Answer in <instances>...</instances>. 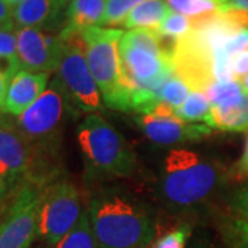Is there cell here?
Listing matches in <instances>:
<instances>
[{
  "mask_svg": "<svg viewBox=\"0 0 248 248\" xmlns=\"http://www.w3.org/2000/svg\"><path fill=\"white\" fill-rule=\"evenodd\" d=\"M63 53L55 79L68 99L71 112L75 116L104 112L105 104L90 72L81 36H72L63 40Z\"/></svg>",
  "mask_w": 248,
  "mask_h": 248,
  "instance_id": "cell-6",
  "label": "cell"
},
{
  "mask_svg": "<svg viewBox=\"0 0 248 248\" xmlns=\"http://www.w3.org/2000/svg\"><path fill=\"white\" fill-rule=\"evenodd\" d=\"M243 93H244V87L237 79L215 81L205 91L207 97L211 102V107L229 104L232 101L237 99Z\"/></svg>",
  "mask_w": 248,
  "mask_h": 248,
  "instance_id": "cell-24",
  "label": "cell"
},
{
  "mask_svg": "<svg viewBox=\"0 0 248 248\" xmlns=\"http://www.w3.org/2000/svg\"><path fill=\"white\" fill-rule=\"evenodd\" d=\"M171 9L166 0H145L140 3L124 21L125 29H159L163 19L167 17Z\"/></svg>",
  "mask_w": 248,
  "mask_h": 248,
  "instance_id": "cell-17",
  "label": "cell"
},
{
  "mask_svg": "<svg viewBox=\"0 0 248 248\" xmlns=\"http://www.w3.org/2000/svg\"><path fill=\"white\" fill-rule=\"evenodd\" d=\"M21 69V62L18 58L17 27L13 22L0 28V71L11 80Z\"/></svg>",
  "mask_w": 248,
  "mask_h": 248,
  "instance_id": "cell-18",
  "label": "cell"
},
{
  "mask_svg": "<svg viewBox=\"0 0 248 248\" xmlns=\"http://www.w3.org/2000/svg\"><path fill=\"white\" fill-rule=\"evenodd\" d=\"M54 248H99L90 225L87 210L83 211L76 226Z\"/></svg>",
  "mask_w": 248,
  "mask_h": 248,
  "instance_id": "cell-20",
  "label": "cell"
},
{
  "mask_svg": "<svg viewBox=\"0 0 248 248\" xmlns=\"http://www.w3.org/2000/svg\"><path fill=\"white\" fill-rule=\"evenodd\" d=\"M9 83H10V80L3 75V72L0 71V110H3L4 99H6L7 89H9Z\"/></svg>",
  "mask_w": 248,
  "mask_h": 248,
  "instance_id": "cell-33",
  "label": "cell"
},
{
  "mask_svg": "<svg viewBox=\"0 0 248 248\" xmlns=\"http://www.w3.org/2000/svg\"><path fill=\"white\" fill-rule=\"evenodd\" d=\"M244 50H248V27L239 28L237 31H234V33L226 40V43L221 48L222 53L229 58Z\"/></svg>",
  "mask_w": 248,
  "mask_h": 248,
  "instance_id": "cell-28",
  "label": "cell"
},
{
  "mask_svg": "<svg viewBox=\"0 0 248 248\" xmlns=\"http://www.w3.org/2000/svg\"><path fill=\"white\" fill-rule=\"evenodd\" d=\"M189 248H217L215 246H213L211 243H208V241H204V240H197L195 241L192 246Z\"/></svg>",
  "mask_w": 248,
  "mask_h": 248,
  "instance_id": "cell-36",
  "label": "cell"
},
{
  "mask_svg": "<svg viewBox=\"0 0 248 248\" xmlns=\"http://www.w3.org/2000/svg\"><path fill=\"white\" fill-rule=\"evenodd\" d=\"M233 177L240 178V179H246L248 178V134L246 137V142H244V149L240 156V159L236 161L234 167L232 170Z\"/></svg>",
  "mask_w": 248,
  "mask_h": 248,
  "instance_id": "cell-31",
  "label": "cell"
},
{
  "mask_svg": "<svg viewBox=\"0 0 248 248\" xmlns=\"http://www.w3.org/2000/svg\"><path fill=\"white\" fill-rule=\"evenodd\" d=\"M60 9L55 0H22L13 7V19L17 28H43Z\"/></svg>",
  "mask_w": 248,
  "mask_h": 248,
  "instance_id": "cell-16",
  "label": "cell"
},
{
  "mask_svg": "<svg viewBox=\"0 0 248 248\" xmlns=\"http://www.w3.org/2000/svg\"><path fill=\"white\" fill-rule=\"evenodd\" d=\"M90 225L99 248H146L156 234L151 208L119 186H102L90 196Z\"/></svg>",
  "mask_w": 248,
  "mask_h": 248,
  "instance_id": "cell-3",
  "label": "cell"
},
{
  "mask_svg": "<svg viewBox=\"0 0 248 248\" xmlns=\"http://www.w3.org/2000/svg\"><path fill=\"white\" fill-rule=\"evenodd\" d=\"M192 93V89L175 73L166 80L159 90V102H164L174 110L181 107Z\"/></svg>",
  "mask_w": 248,
  "mask_h": 248,
  "instance_id": "cell-22",
  "label": "cell"
},
{
  "mask_svg": "<svg viewBox=\"0 0 248 248\" xmlns=\"http://www.w3.org/2000/svg\"><path fill=\"white\" fill-rule=\"evenodd\" d=\"M204 124L226 133H248V91L225 105L211 107Z\"/></svg>",
  "mask_w": 248,
  "mask_h": 248,
  "instance_id": "cell-14",
  "label": "cell"
},
{
  "mask_svg": "<svg viewBox=\"0 0 248 248\" xmlns=\"http://www.w3.org/2000/svg\"><path fill=\"white\" fill-rule=\"evenodd\" d=\"M170 9L193 21V24L205 21L221 13L222 4L214 0H166Z\"/></svg>",
  "mask_w": 248,
  "mask_h": 248,
  "instance_id": "cell-19",
  "label": "cell"
},
{
  "mask_svg": "<svg viewBox=\"0 0 248 248\" xmlns=\"http://www.w3.org/2000/svg\"><path fill=\"white\" fill-rule=\"evenodd\" d=\"M76 135L87 178L105 182L134 172L137 159L130 143L101 113L84 116Z\"/></svg>",
  "mask_w": 248,
  "mask_h": 248,
  "instance_id": "cell-4",
  "label": "cell"
},
{
  "mask_svg": "<svg viewBox=\"0 0 248 248\" xmlns=\"http://www.w3.org/2000/svg\"><path fill=\"white\" fill-rule=\"evenodd\" d=\"M18 58L21 68L31 72L58 71L63 53V40L43 28H17Z\"/></svg>",
  "mask_w": 248,
  "mask_h": 248,
  "instance_id": "cell-12",
  "label": "cell"
},
{
  "mask_svg": "<svg viewBox=\"0 0 248 248\" xmlns=\"http://www.w3.org/2000/svg\"><path fill=\"white\" fill-rule=\"evenodd\" d=\"M192 31H193V21L172 10L167 14V17L163 19V22L160 24L157 29V32L164 39L172 40L174 43L189 35Z\"/></svg>",
  "mask_w": 248,
  "mask_h": 248,
  "instance_id": "cell-23",
  "label": "cell"
},
{
  "mask_svg": "<svg viewBox=\"0 0 248 248\" xmlns=\"http://www.w3.org/2000/svg\"><path fill=\"white\" fill-rule=\"evenodd\" d=\"M45 184L28 179L0 215V248H31L39 236V217Z\"/></svg>",
  "mask_w": 248,
  "mask_h": 248,
  "instance_id": "cell-8",
  "label": "cell"
},
{
  "mask_svg": "<svg viewBox=\"0 0 248 248\" xmlns=\"http://www.w3.org/2000/svg\"><path fill=\"white\" fill-rule=\"evenodd\" d=\"M231 73L233 79H243L248 75V50L232 55L229 60Z\"/></svg>",
  "mask_w": 248,
  "mask_h": 248,
  "instance_id": "cell-30",
  "label": "cell"
},
{
  "mask_svg": "<svg viewBox=\"0 0 248 248\" xmlns=\"http://www.w3.org/2000/svg\"><path fill=\"white\" fill-rule=\"evenodd\" d=\"M141 133L155 145L178 146L202 141L213 134L207 124L187 123L175 113L172 108L159 102L151 110L134 117Z\"/></svg>",
  "mask_w": 248,
  "mask_h": 248,
  "instance_id": "cell-10",
  "label": "cell"
},
{
  "mask_svg": "<svg viewBox=\"0 0 248 248\" xmlns=\"http://www.w3.org/2000/svg\"><path fill=\"white\" fill-rule=\"evenodd\" d=\"M225 178L223 166L213 157L189 148H174L159 163L156 193L171 211L192 213L217 195Z\"/></svg>",
  "mask_w": 248,
  "mask_h": 248,
  "instance_id": "cell-2",
  "label": "cell"
},
{
  "mask_svg": "<svg viewBox=\"0 0 248 248\" xmlns=\"http://www.w3.org/2000/svg\"><path fill=\"white\" fill-rule=\"evenodd\" d=\"M105 3L107 0H71L60 37L66 40L72 36L80 35L84 29L99 27L105 11Z\"/></svg>",
  "mask_w": 248,
  "mask_h": 248,
  "instance_id": "cell-15",
  "label": "cell"
},
{
  "mask_svg": "<svg viewBox=\"0 0 248 248\" xmlns=\"http://www.w3.org/2000/svg\"><path fill=\"white\" fill-rule=\"evenodd\" d=\"M142 1L145 0H107L99 27L112 28L123 25L131 10L135 9Z\"/></svg>",
  "mask_w": 248,
  "mask_h": 248,
  "instance_id": "cell-25",
  "label": "cell"
},
{
  "mask_svg": "<svg viewBox=\"0 0 248 248\" xmlns=\"http://www.w3.org/2000/svg\"><path fill=\"white\" fill-rule=\"evenodd\" d=\"M240 83H241V86L244 87V90L248 91V75L247 76H244L243 79H240Z\"/></svg>",
  "mask_w": 248,
  "mask_h": 248,
  "instance_id": "cell-37",
  "label": "cell"
},
{
  "mask_svg": "<svg viewBox=\"0 0 248 248\" xmlns=\"http://www.w3.org/2000/svg\"><path fill=\"white\" fill-rule=\"evenodd\" d=\"M214 1H217L218 4H226V3H229L231 0H214Z\"/></svg>",
  "mask_w": 248,
  "mask_h": 248,
  "instance_id": "cell-40",
  "label": "cell"
},
{
  "mask_svg": "<svg viewBox=\"0 0 248 248\" xmlns=\"http://www.w3.org/2000/svg\"><path fill=\"white\" fill-rule=\"evenodd\" d=\"M123 33L122 29L107 27H91L80 33L90 72L101 91L105 107L113 110H120L123 97L119 55Z\"/></svg>",
  "mask_w": 248,
  "mask_h": 248,
  "instance_id": "cell-5",
  "label": "cell"
},
{
  "mask_svg": "<svg viewBox=\"0 0 248 248\" xmlns=\"http://www.w3.org/2000/svg\"><path fill=\"white\" fill-rule=\"evenodd\" d=\"M222 9L226 10H241L248 13V0H231L226 4H222Z\"/></svg>",
  "mask_w": 248,
  "mask_h": 248,
  "instance_id": "cell-34",
  "label": "cell"
},
{
  "mask_svg": "<svg viewBox=\"0 0 248 248\" xmlns=\"http://www.w3.org/2000/svg\"><path fill=\"white\" fill-rule=\"evenodd\" d=\"M174 46V45H172ZM172 46L156 29H127L120 39L122 112L138 115L159 104L161 84L174 75Z\"/></svg>",
  "mask_w": 248,
  "mask_h": 248,
  "instance_id": "cell-1",
  "label": "cell"
},
{
  "mask_svg": "<svg viewBox=\"0 0 248 248\" xmlns=\"http://www.w3.org/2000/svg\"><path fill=\"white\" fill-rule=\"evenodd\" d=\"M55 1L58 3V6H60V7L62 9V7H63V6H66V4H68L71 0H55Z\"/></svg>",
  "mask_w": 248,
  "mask_h": 248,
  "instance_id": "cell-39",
  "label": "cell"
},
{
  "mask_svg": "<svg viewBox=\"0 0 248 248\" xmlns=\"http://www.w3.org/2000/svg\"><path fill=\"white\" fill-rule=\"evenodd\" d=\"M36 155L18 131L16 124L0 123V185L14 195L28 179H35L32 171Z\"/></svg>",
  "mask_w": 248,
  "mask_h": 248,
  "instance_id": "cell-11",
  "label": "cell"
},
{
  "mask_svg": "<svg viewBox=\"0 0 248 248\" xmlns=\"http://www.w3.org/2000/svg\"><path fill=\"white\" fill-rule=\"evenodd\" d=\"M71 112L60 83L54 79L45 93L16 120V127L36 153L54 151L65 116ZM37 157V155H36Z\"/></svg>",
  "mask_w": 248,
  "mask_h": 248,
  "instance_id": "cell-7",
  "label": "cell"
},
{
  "mask_svg": "<svg viewBox=\"0 0 248 248\" xmlns=\"http://www.w3.org/2000/svg\"><path fill=\"white\" fill-rule=\"evenodd\" d=\"M48 83L50 73L21 69L10 80L1 112L16 117L21 116L45 93Z\"/></svg>",
  "mask_w": 248,
  "mask_h": 248,
  "instance_id": "cell-13",
  "label": "cell"
},
{
  "mask_svg": "<svg viewBox=\"0 0 248 248\" xmlns=\"http://www.w3.org/2000/svg\"><path fill=\"white\" fill-rule=\"evenodd\" d=\"M13 196L14 195H11L6 187H3V186L0 185V215L4 211L6 205L9 204L10 199H11Z\"/></svg>",
  "mask_w": 248,
  "mask_h": 248,
  "instance_id": "cell-35",
  "label": "cell"
},
{
  "mask_svg": "<svg viewBox=\"0 0 248 248\" xmlns=\"http://www.w3.org/2000/svg\"><path fill=\"white\" fill-rule=\"evenodd\" d=\"M231 207L234 213L239 214L241 219L248 221V182L232 195Z\"/></svg>",
  "mask_w": 248,
  "mask_h": 248,
  "instance_id": "cell-29",
  "label": "cell"
},
{
  "mask_svg": "<svg viewBox=\"0 0 248 248\" xmlns=\"http://www.w3.org/2000/svg\"><path fill=\"white\" fill-rule=\"evenodd\" d=\"M6 1L9 3V4H10V6H11V7H16V6H17L18 3H21L22 0H6Z\"/></svg>",
  "mask_w": 248,
  "mask_h": 248,
  "instance_id": "cell-38",
  "label": "cell"
},
{
  "mask_svg": "<svg viewBox=\"0 0 248 248\" xmlns=\"http://www.w3.org/2000/svg\"><path fill=\"white\" fill-rule=\"evenodd\" d=\"M210 109H211V102L207 94L204 91H192L189 97L185 99V102L175 109V113L187 123L204 124Z\"/></svg>",
  "mask_w": 248,
  "mask_h": 248,
  "instance_id": "cell-21",
  "label": "cell"
},
{
  "mask_svg": "<svg viewBox=\"0 0 248 248\" xmlns=\"http://www.w3.org/2000/svg\"><path fill=\"white\" fill-rule=\"evenodd\" d=\"M13 7L6 0H0V28L13 24Z\"/></svg>",
  "mask_w": 248,
  "mask_h": 248,
  "instance_id": "cell-32",
  "label": "cell"
},
{
  "mask_svg": "<svg viewBox=\"0 0 248 248\" xmlns=\"http://www.w3.org/2000/svg\"><path fill=\"white\" fill-rule=\"evenodd\" d=\"M81 197L78 186L69 179H58L45 186L39 237L48 248H54L76 226L83 214Z\"/></svg>",
  "mask_w": 248,
  "mask_h": 248,
  "instance_id": "cell-9",
  "label": "cell"
},
{
  "mask_svg": "<svg viewBox=\"0 0 248 248\" xmlns=\"http://www.w3.org/2000/svg\"><path fill=\"white\" fill-rule=\"evenodd\" d=\"M190 234H192L190 226L181 225L156 240L152 248H186Z\"/></svg>",
  "mask_w": 248,
  "mask_h": 248,
  "instance_id": "cell-26",
  "label": "cell"
},
{
  "mask_svg": "<svg viewBox=\"0 0 248 248\" xmlns=\"http://www.w3.org/2000/svg\"><path fill=\"white\" fill-rule=\"evenodd\" d=\"M226 240L231 248H248V221L234 219L226 228Z\"/></svg>",
  "mask_w": 248,
  "mask_h": 248,
  "instance_id": "cell-27",
  "label": "cell"
}]
</instances>
